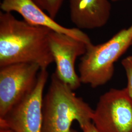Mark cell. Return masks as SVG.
<instances>
[{"mask_svg": "<svg viewBox=\"0 0 132 132\" xmlns=\"http://www.w3.org/2000/svg\"><path fill=\"white\" fill-rule=\"evenodd\" d=\"M52 30L16 18L11 12H0V67L32 63L47 70L54 62L49 44Z\"/></svg>", "mask_w": 132, "mask_h": 132, "instance_id": "1", "label": "cell"}, {"mask_svg": "<svg viewBox=\"0 0 132 132\" xmlns=\"http://www.w3.org/2000/svg\"><path fill=\"white\" fill-rule=\"evenodd\" d=\"M94 110L55 73L43 99V132H71L75 121L82 129L92 122Z\"/></svg>", "mask_w": 132, "mask_h": 132, "instance_id": "2", "label": "cell"}, {"mask_svg": "<svg viewBox=\"0 0 132 132\" xmlns=\"http://www.w3.org/2000/svg\"><path fill=\"white\" fill-rule=\"evenodd\" d=\"M132 45V24L106 42L87 47L78 65L81 83L97 88L106 84L114 73V64Z\"/></svg>", "mask_w": 132, "mask_h": 132, "instance_id": "3", "label": "cell"}, {"mask_svg": "<svg viewBox=\"0 0 132 132\" xmlns=\"http://www.w3.org/2000/svg\"><path fill=\"white\" fill-rule=\"evenodd\" d=\"M40 70L38 64L32 63L0 67V118L32 92Z\"/></svg>", "mask_w": 132, "mask_h": 132, "instance_id": "4", "label": "cell"}, {"mask_svg": "<svg viewBox=\"0 0 132 132\" xmlns=\"http://www.w3.org/2000/svg\"><path fill=\"white\" fill-rule=\"evenodd\" d=\"M92 122L100 132H132V99L126 88L101 95Z\"/></svg>", "mask_w": 132, "mask_h": 132, "instance_id": "5", "label": "cell"}, {"mask_svg": "<svg viewBox=\"0 0 132 132\" xmlns=\"http://www.w3.org/2000/svg\"><path fill=\"white\" fill-rule=\"evenodd\" d=\"M48 76L47 70H40L32 92L0 120L15 132H43V93Z\"/></svg>", "mask_w": 132, "mask_h": 132, "instance_id": "6", "label": "cell"}, {"mask_svg": "<svg viewBox=\"0 0 132 132\" xmlns=\"http://www.w3.org/2000/svg\"><path fill=\"white\" fill-rule=\"evenodd\" d=\"M49 44L56 65L55 75L72 90L79 88L82 83L76 73L75 63L78 57L85 54L88 46L76 38L52 30L49 34Z\"/></svg>", "mask_w": 132, "mask_h": 132, "instance_id": "7", "label": "cell"}, {"mask_svg": "<svg viewBox=\"0 0 132 132\" xmlns=\"http://www.w3.org/2000/svg\"><path fill=\"white\" fill-rule=\"evenodd\" d=\"M0 7L3 12L19 13L28 24L47 27L56 32L66 34L85 43L88 46L92 44L87 34L76 28H68L58 24L32 0H2Z\"/></svg>", "mask_w": 132, "mask_h": 132, "instance_id": "8", "label": "cell"}, {"mask_svg": "<svg viewBox=\"0 0 132 132\" xmlns=\"http://www.w3.org/2000/svg\"><path fill=\"white\" fill-rule=\"evenodd\" d=\"M111 9L109 0H70L71 21L80 30L103 27L108 22Z\"/></svg>", "mask_w": 132, "mask_h": 132, "instance_id": "9", "label": "cell"}, {"mask_svg": "<svg viewBox=\"0 0 132 132\" xmlns=\"http://www.w3.org/2000/svg\"><path fill=\"white\" fill-rule=\"evenodd\" d=\"M52 19H54L61 8L64 0H32Z\"/></svg>", "mask_w": 132, "mask_h": 132, "instance_id": "10", "label": "cell"}, {"mask_svg": "<svg viewBox=\"0 0 132 132\" xmlns=\"http://www.w3.org/2000/svg\"><path fill=\"white\" fill-rule=\"evenodd\" d=\"M121 64L125 71L127 79V86L126 88L132 99V55L123 59Z\"/></svg>", "mask_w": 132, "mask_h": 132, "instance_id": "11", "label": "cell"}, {"mask_svg": "<svg viewBox=\"0 0 132 132\" xmlns=\"http://www.w3.org/2000/svg\"><path fill=\"white\" fill-rule=\"evenodd\" d=\"M82 132H100L95 127L93 123L91 122L85 126L82 129ZM71 132H78L74 129H71Z\"/></svg>", "mask_w": 132, "mask_h": 132, "instance_id": "12", "label": "cell"}, {"mask_svg": "<svg viewBox=\"0 0 132 132\" xmlns=\"http://www.w3.org/2000/svg\"><path fill=\"white\" fill-rule=\"evenodd\" d=\"M0 132H15L10 128L7 126L4 122L0 120Z\"/></svg>", "mask_w": 132, "mask_h": 132, "instance_id": "13", "label": "cell"}, {"mask_svg": "<svg viewBox=\"0 0 132 132\" xmlns=\"http://www.w3.org/2000/svg\"><path fill=\"white\" fill-rule=\"evenodd\" d=\"M112 2H119V1H123V0H111Z\"/></svg>", "mask_w": 132, "mask_h": 132, "instance_id": "14", "label": "cell"}]
</instances>
